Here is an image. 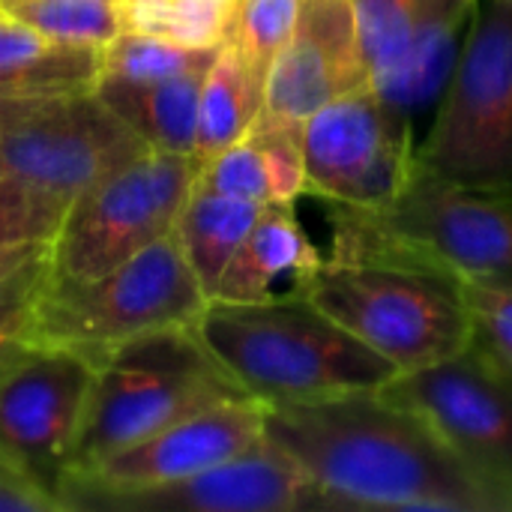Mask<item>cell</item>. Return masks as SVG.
<instances>
[{
  "instance_id": "obj_1",
  "label": "cell",
  "mask_w": 512,
  "mask_h": 512,
  "mask_svg": "<svg viewBox=\"0 0 512 512\" xmlns=\"http://www.w3.org/2000/svg\"><path fill=\"white\" fill-rule=\"evenodd\" d=\"M264 435L309 474L330 512H512L381 390L267 405Z\"/></svg>"
},
{
  "instance_id": "obj_2",
  "label": "cell",
  "mask_w": 512,
  "mask_h": 512,
  "mask_svg": "<svg viewBox=\"0 0 512 512\" xmlns=\"http://www.w3.org/2000/svg\"><path fill=\"white\" fill-rule=\"evenodd\" d=\"M195 333L225 375L264 405L384 390L399 369L303 294L210 300Z\"/></svg>"
},
{
  "instance_id": "obj_3",
  "label": "cell",
  "mask_w": 512,
  "mask_h": 512,
  "mask_svg": "<svg viewBox=\"0 0 512 512\" xmlns=\"http://www.w3.org/2000/svg\"><path fill=\"white\" fill-rule=\"evenodd\" d=\"M330 255H381L450 276L512 279V192L441 177L417 162L408 186L378 210L327 204Z\"/></svg>"
},
{
  "instance_id": "obj_4",
  "label": "cell",
  "mask_w": 512,
  "mask_h": 512,
  "mask_svg": "<svg viewBox=\"0 0 512 512\" xmlns=\"http://www.w3.org/2000/svg\"><path fill=\"white\" fill-rule=\"evenodd\" d=\"M399 372L426 369L477 342L459 279L381 255H330L297 291Z\"/></svg>"
},
{
  "instance_id": "obj_5",
  "label": "cell",
  "mask_w": 512,
  "mask_h": 512,
  "mask_svg": "<svg viewBox=\"0 0 512 512\" xmlns=\"http://www.w3.org/2000/svg\"><path fill=\"white\" fill-rule=\"evenodd\" d=\"M237 396L246 393L204 348L195 324L138 336L96 363L66 477L87 474L159 429Z\"/></svg>"
},
{
  "instance_id": "obj_6",
  "label": "cell",
  "mask_w": 512,
  "mask_h": 512,
  "mask_svg": "<svg viewBox=\"0 0 512 512\" xmlns=\"http://www.w3.org/2000/svg\"><path fill=\"white\" fill-rule=\"evenodd\" d=\"M210 297L174 231L96 279L51 276L36 297L30 345L66 348L93 366L120 345L201 318Z\"/></svg>"
},
{
  "instance_id": "obj_7",
  "label": "cell",
  "mask_w": 512,
  "mask_h": 512,
  "mask_svg": "<svg viewBox=\"0 0 512 512\" xmlns=\"http://www.w3.org/2000/svg\"><path fill=\"white\" fill-rule=\"evenodd\" d=\"M417 162L468 186L512 192V0H477Z\"/></svg>"
},
{
  "instance_id": "obj_8",
  "label": "cell",
  "mask_w": 512,
  "mask_h": 512,
  "mask_svg": "<svg viewBox=\"0 0 512 512\" xmlns=\"http://www.w3.org/2000/svg\"><path fill=\"white\" fill-rule=\"evenodd\" d=\"M198 171L195 156L147 150L81 192L51 243L54 276L96 279L171 234Z\"/></svg>"
},
{
  "instance_id": "obj_9",
  "label": "cell",
  "mask_w": 512,
  "mask_h": 512,
  "mask_svg": "<svg viewBox=\"0 0 512 512\" xmlns=\"http://www.w3.org/2000/svg\"><path fill=\"white\" fill-rule=\"evenodd\" d=\"M381 393L414 411L471 474L512 504V369L483 342L399 372Z\"/></svg>"
},
{
  "instance_id": "obj_10",
  "label": "cell",
  "mask_w": 512,
  "mask_h": 512,
  "mask_svg": "<svg viewBox=\"0 0 512 512\" xmlns=\"http://www.w3.org/2000/svg\"><path fill=\"white\" fill-rule=\"evenodd\" d=\"M303 159L306 195L378 210L408 186L417 168L414 120L363 84L303 120Z\"/></svg>"
},
{
  "instance_id": "obj_11",
  "label": "cell",
  "mask_w": 512,
  "mask_h": 512,
  "mask_svg": "<svg viewBox=\"0 0 512 512\" xmlns=\"http://www.w3.org/2000/svg\"><path fill=\"white\" fill-rule=\"evenodd\" d=\"M57 504L60 512H330L324 492L267 435L243 453L174 483L114 489L66 477Z\"/></svg>"
},
{
  "instance_id": "obj_12",
  "label": "cell",
  "mask_w": 512,
  "mask_h": 512,
  "mask_svg": "<svg viewBox=\"0 0 512 512\" xmlns=\"http://www.w3.org/2000/svg\"><path fill=\"white\" fill-rule=\"evenodd\" d=\"M150 147L96 90L48 99L0 135V177L24 180L66 204Z\"/></svg>"
},
{
  "instance_id": "obj_13",
  "label": "cell",
  "mask_w": 512,
  "mask_h": 512,
  "mask_svg": "<svg viewBox=\"0 0 512 512\" xmlns=\"http://www.w3.org/2000/svg\"><path fill=\"white\" fill-rule=\"evenodd\" d=\"M96 366L75 351L30 345L0 372V456L57 501ZM60 507V504H57Z\"/></svg>"
},
{
  "instance_id": "obj_14",
  "label": "cell",
  "mask_w": 512,
  "mask_h": 512,
  "mask_svg": "<svg viewBox=\"0 0 512 512\" xmlns=\"http://www.w3.org/2000/svg\"><path fill=\"white\" fill-rule=\"evenodd\" d=\"M363 84L369 72L351 0H306L294 36L270 66L261 114L303 123Z\"/></svg>"
},
{
  "instance_id": "obj_15",
  "label": "cell",
  "mask_w": 512,
  "mask_h": 512,
  "mask_svg": "<svg viewBox=\"0 0 512 512\" xmlns=\"http://www.w3.org/2000/svg\"><path fill=\"white\" fill-rule=\"evenodd\" d=\"M264 423V402L252 396L225 399L114 453L99 468L69 477H84L114 489L174 483L243 453L264 435Z\"/></svg>"
},
{
  "instance_id": "obj_16",
  "label": "cell",
  "mask_w": 512,
  "mask_h": 512,
  "mask_svg": "<svg viewBox=\"0 0 512 512\" xmlns=\"http://www.w3.org/2000/svg\"><path fill=\"white\" fill-rule=\"evenodd\" d=\"M324 255L309 240L291 201L264 204L255 225L228 261L213 300L258 303L297 294L321 267Z\"/></svg>"
},
{
  "instance_id": "obj_17",
  "label": "cell",
  "mask_w": 512,
  "mask_h": 512,
  "mask_svg": "<svg viewBox=\"0 0 512 512\" xmlns=\"http://www.w3.org/2000/svg\"><path fill=\"white\" fill-rule=\"evenodd\" d=\"M195 183L255 204H294L306 195L303 123L261 114L240 141L201 165Z\"/></svg>"
},
{
  "instance_id": "obj_18",
  "label": "cell",
  "mask_w": 512,
  "mask_h": 512,
  "mask_svg": "<svg viewBox=\"0 0 512 512\" xmlns=\"http://www.w3.org/2000/svg\"><path fill=\"white\" fill-rule=\"evenodd\" d=\"M369 81L471 24L477 0H351Z\"/></svg>"
},
{
  "instance_id": "obj_19",
  "label": "cell",
  "mask_w": 512,
  "mask_h": 512,
  "mask_svg": "<svg viewBox=\"0 0 512 512\" xmlns=\"http://www.w3.org/2000/svg\"><path fill=\"white\" fill-rule=\"evenodd\" d=\"M204 72H189L156 84L96 81L93 90L150 150L192 156Z\"/></svg>"
},
{
  "instance_id": "obj_20",
  "label": "cell",
  "mask_w": 512,
  "mask_h": 512,
  "mask_svg": "<svg viewBox=\"0 0 512 512\" xmlns=\"http://www.w3.org/2000/svg\"><path fill=\"white\" fill-rule=\"evenodd\" d=\"M267 78H261L228 42L219 45L216 60L204 72L198 99L195 159L204 165L234 141H240L264 111Z\"/></svg>"
},
{
  "instance_id": "obj_21",
  "label": "cell",
  "mask_w": 512,
  "mask_h": 512,
  "mask_svg": "<svg viewBox=\"0 0 512 512\" xmlns=\"http://www.w3.org/2000/svg\"><path fill=\"white\" fill-rule=\"evenodd\" d=\"M261 207L264 204L231 198V195L204 189L198 183L183 201L177 222H174V237L210 300L216 294V285L228 261L234 258L237 246L255 225Z\"/></svg>"
},
{
  "instance_id": "obj_22",
  "label": "cell",
  "mask_w": 512,
  "mask_h": 512,
  "mask_svg": "<svg viewBox=\"0 0 512 512\" xmlns=\"http://www.w3.org/2000/svg\"><path fill=\"white\" fill-rule=\"evenodd\" d=\"M123 30L162 36L186 48H219L237 0H111Z\"/></svg>"
},
{
  "instance_id": "obj_23",
  "label": "cell",
  "mask_w": 512,
  "mask_h": 512,
  "mask_svg": "<svg viewBox=\"0 0 512 512\" xmlns=\"http://www.w3.org/2000/svg\"><path fill=\"white\" fill-rule=\"evenodd\" d=\"M219 48H186L162 36L120 30L99 54V81L156 84L189 72H204L216 60Z\"/></svg>"
},
{
  "instance_id": "obj_24",
  "label": "cell",
  "mask_w": 512,
  "mask_h": 512,
  "mask_svg": "<svg viewBox=\"0 0 512 512\" xmlns=\"http://www.w3.org/2000/svg\"><path fill=\"white\" fill-rule=\"evenodd\" d=\"M0 12L60 45L102 48L123 30L111 0H0Z\"/></svg>"
},
{
  "instance_id": "obj_25",
  "label": "cell",
  "mask_w": 512,
  "mask_h": 512,
  "mask_svg": "<svg viewBox=\"0 0 512 512\" xmlns=\"http://www.w3.org/2000/svg\"><path fill=\"white\" fill-rule=\"evenodd\" d=\"M303 3L306 0H237L225 42L261 78H267L270 66L297 30Z\"/></svg>"
},
{
  "instance_id": "obj_26",
  "label": "cell",
  "mask_w": 512,
  "mask_h": 512,
  "mask_svg": "<svg viewBox=\"0 0 512 512\" xmlns=\"http://www.w3.org/2000/svg\"><path fill=\"white\" fill-rule=\"evenodd\" d=\"M69 204L15 177H0V249L54 243Z\"/></svg>"
},
{
  "instance_id": "obj_27",
  "label": "cell",
  "mask_w": 512,
  "mask_h": 512,
  "mask_svg": "<svg viewBox=\"0 0 512 512\" xmlns=\"http://www.w3.org/2000/svg\"><path fill=\"white\" fill-rule=\"evenodd\" d=\"M51 276V246L27 258L0 282V372L30 348V318L39 291Z\"/></svg>"
},
{
  "instance_id": "obj_28",
  "label": "cell",
  "mask_w": 512,
  "mask_h": 512,
  "mask_svg": "<svg viewBox=\"0 0 512 512\" xmlns=\"http://www.w3.org/2000/svg\"><path fill=\"white\" fill-rule=\"evenodd\" d=\"M465 306L471 312L477 342H483L512 369V279L507 276H459Z\"/></svg>"
},
{
  "instance_id": "obj_29",
  "label": "cell",
  "mask_w": 512,
  "mask_h": 512,
  "mask_svg": "<svg viewBox=\"0 0 512 512\" xmlns=\"http://www.w3.org/2000/svg\"><path fill=\"white\" fill-rule=\"evenodd\" d=\"M96 45H60L45 39L42 33L30 30L27 24L0 15V72H36V69H57L72 66L81 60L96 57Z\"/></svg>"
},
{
  "instance_id": "obj_30",
  "label": "cell",
  "mask_w": 512,
  "mask_h": 512,
  "mask_svg": "<svg viewBox=\"0 0 512 512\" xmlns=\"http://www.w3.org/2000/svg\"><path fill=\"white\" fill-rule=\"evenodd\" d=\"M0 512H60L57 501L0 456Z\"/></svg>"
},
{
  "instance_id": "obj_31",
  "label": "cell",
  "mask_w": 512,
  "mask_h": 512,
  "mask_svg": "<svg viewBox=\"0 0 512 512\" xmlns=\"http://www.w3.org/2000/svg\"><path fill=\"white\" fill-rule=\"evenodd\" d=\"M54 99V96H51ZM48 99H0V135L6 129H12L15 123H21L24 117H30L36 108H42Z\"/></svg>"
},
{
  "instance_id": "obj_32",
  "label": "cell",
  "mask_w": 512,
  "mask_h": 512,
  "mask_svg": "<svg viewBox=\"0 0 512 512\" xmlns=\"http://www.w3.org/2000/svg\"><path fill=\"white\" fill-rule=\"evenodd\" d=\"M45 246H51V243H42V246H12V249H0V282L9 276V273H15L27 258H33L39 249H45Z\"/></svg>"
},
{
  "instance_id": "obj_33",
  "label": "cell",
  "mask_w": 512,
  "mask_h": 512,
  "mask_svg": "<svg viewBox=\"0 0 512 512\" xmlns=\"http://www.w3.org/2000/svg\"><path fill=\"white\" fill-rule=\"evenodd\" d=\"M0 15H3V12H0Z\"/></svg>"
}]
</instances>
